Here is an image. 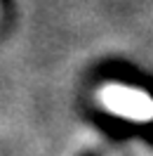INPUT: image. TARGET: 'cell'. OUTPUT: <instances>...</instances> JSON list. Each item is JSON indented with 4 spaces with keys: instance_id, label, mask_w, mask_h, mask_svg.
I'll use <instances>...</instances> for the list:
<instances>
[{
    "instance_id": "obj_1",
    "label": "cell",
    "mask_w": 153,
    "mask_h": 156,
    "mask_svg": "<svg viewBox=\"0 0 153 156\" xmlns=\"http://www.w3.org/2000/svg\"><path fill=\"white\" fill-rule=\"evenodd\" d=\"M99 99L108 111L118 114L127 121H153V99L137 88H125V85H106L99 92Z\"/></svg>"
}]
</instances>
